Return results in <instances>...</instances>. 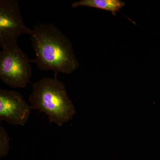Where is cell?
Instances as JSON below:
<instances>
[{
    "label": "cell",
    "mask_w": 160,
    "mask_h": 160,
    "mask_svg": "<svg viewBox=\"0 0 160 160\" xmlns=\"http://www.w3.org/2000/svg\"><path fill=\"white\" fill-rule=\"evenodd\" d=\"M29 101L32 109L46 113L51 122L58 126L71 120L76 113L66 86L56 75L53 78H43L35 83Z\"/></svg>",
    "instance_id": "7a4b0ae2"
},
{
    "label": "cell",
    "mask_w": 160,
    "mask_h": 160,
    "mask_svg": "<svg viewBox=\"0 0 160 160\" xmlns=\"http://www.w3.org/2000/svg\"><path fill=\"white\" fill-rule=\"evenodd\" d=\"M0 52V79L12 88H25L32 76L27 55L17 43L3 46Z\"/></svg>",
    "instance_id": "3957f363"
},
{
    "label": "cell",
    "mask_w": 160,
    "mask_h": 160,
    "mask_svg": "<svg viewBox=\"0 0 160 160\" xmlns=\"http://www.w3.org/2000/svg\"><path fill=\"white\" fill-rule=\"evenodd\" d=\"M125 6V3L120 0H81L73 2L71 7L75 8L86 6L97 8L111 12L112 14L116 15L117 12Z\"/></svg>",
    "instance_id": "8992f818"
},
{
    "label": "cell",
    "mask_w": 160,
    "mask_h": 160,
    "mask_svg": "<svg viewBox=\"0 0 160 160\" xmlns=\"http://www.w3.org/2000/svg\"><path fill=\"white\" fill-rule=\"evenodd\" d=\"M30 36L36 54L31 62L39 69L66 74L77 69L79 62L70 40L54 24L38 23Z\"/></svg>",
    "instance_id": "6da1fadb"
},
{
    "label": "cell",
    "mask_w": 160,
    "mask_h": 160,
    "mask_svg": "<svg viewBox=\"0 0 160 160\" xmlns=\"http://www.w3.org/2000/svg\"><path fill=\"white\" fill-rule=\"evenodd\" d=\"M25 25L17 0L0 1V44L1 47L17 43L22 35L31 34Z\"/></svg>",
    "instance_id": "277c9868"
},
{
    "label": "cell",
    "mask_w": 160,
    "mask_h": 160,
    "mask_svg": "<svg viewBox=\"0 0 160 160\" xmlns=\"http://www.w3.org/2000/svg\"><path fill=\"white\" fill-rule=\"evenodd\" d=\"M9 149V138L6 129L2 126L0 127V156L3 157L8 154Z\"/></svg>",
    "instance_id": "52a82bcc"
},
{
    "label": "cell",
    "mask_w": 160,
    "mask_h": 160,
    "mask_svg": "<svg viewBox=\"0 0 160 160\" xmlns=\"http://www.w3.org/2000/svg\"><path fill=\"white\" fill-rule=\"evenodd\" d=\"M31 109L20 92L0 89V121L24 126L29 120Z\"/></svg>",
    "instance_id": "5b68a950"
}]
</instances>
